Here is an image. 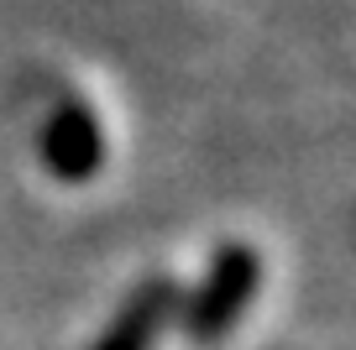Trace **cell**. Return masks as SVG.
<instances>
[{
    "label": "cell",
    "mask_w": 356,
    "mask_h": 350,
    "mask_svg": "<svg viewBox=\"0 0 356 350\" xmlns=\"http://www.w3.org/2000/svg\"><path fill=\"white\" fill-rule=\"evenodd\" d=\"M257 283H262V256H257L252 246H241V241H225L220 251H215L210 272H204L200 293L184 308V329H189L194 340H204V345L225 340L236 329V319L246 314V303L257 298Z\"/></svg>",
    "instance_id": "6da1fadb"
},
{
    "label": "cell",
    "mask_w": 356,
    "mask_h": 350,
    "mask_svg": "<svg viewBox=\"0 0 356 350\" xmlns=\"http://www.w3.org/2000/svg\"><path fill=\"white\" fill-rule=\"evenodd\" d=\"M42 162L58 183H89L105 162V136H100V121L84 99H63L53 110V121L42 131Z\"/></svg>",
    "instance_id": "7a4b0ae2"
},
{
    "label": "cell",
    "mask_w": 356,
    "mask_h": 350,
    "mask_svg": "<svg viewBox=\"0 0 356 350\" xmlns=\"http://www.w3.org/2000/svg\"><path fill=\"white\" fill-rule=\"evenodd\" d=\"M173 298H178L173 277H147V283L126 298V308L115 314V324L95 340V350H152L157 329H163L168 314H173Z\"/></svg>",
    "instance_id": "3957f363"
}]
</instances>
